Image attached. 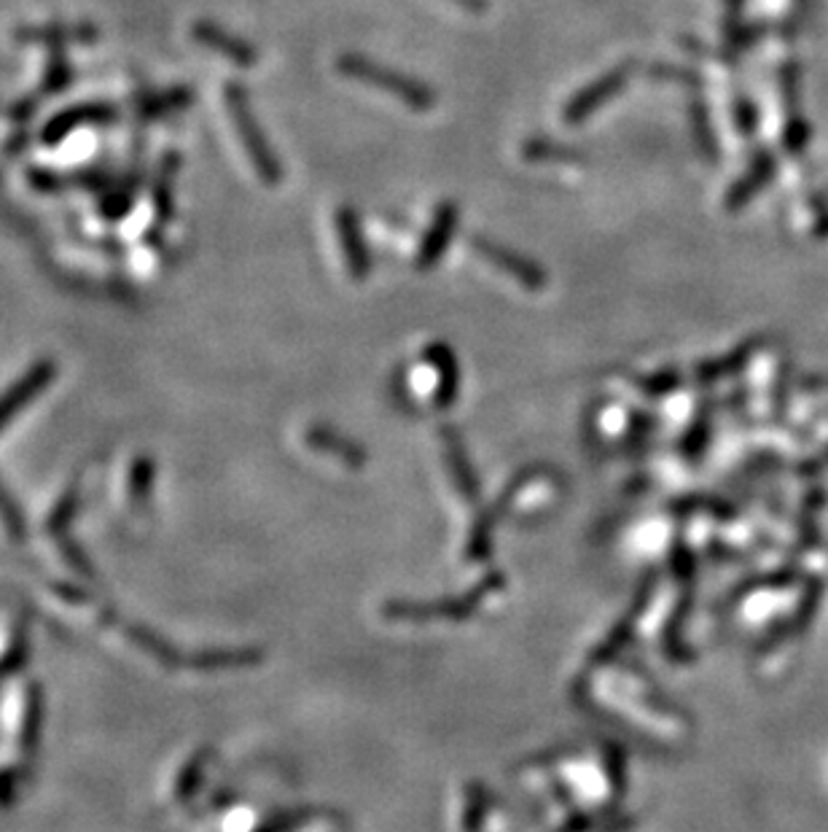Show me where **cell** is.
I'll use <instances>...</instances> for the list:
<instances>
[{
  "instance_id": "1",
  "label": "cell",
  "mask_w": 828,
  "mask_h": 832,
  "mask_svg": "<svg viewBox=\"0 0 828 832\" xmlns=\"http://www.w3.org/2000/svg\"><path fill=\"white\" fill-rule=\"evenodd\" d=\"M224 103H226V111H229L231 124H235V133L242 143V152L248 154L256 175H259L263 184L278 186L282 181L280 156L272 152V143H269V137L263 135L259 116H256L253 109H250L248 92H245L240 84H229L224 90Z\"/></svg>"
},
{
  "instance_id": "2",
  "label": "cell",
  "mask_w": 828,
  "mask_h": 832,
  "mask_svg": "<svg viewBox=\"0 0 828 832\" xmlns=\"http://www.w3.org/2000/svg\"><path fill=\"white\" fill-rule=\"evenodd\" d=\"M337 68L348 79H355L361 84L385 92V95L399 97L406 109L420 111V114H425V111H431L436 105V95H433L431 86H425L423 81L406 76L401 71H393L387 65H380V62L363 58V54H342Z\"/></svg>"
},
{
  "instance_id": "3",
  "label": "cell",
  "mask_w": 828,
  "mask_h": 832,
  "mask_svg": "<svg viewBox=\"0 0 828 832\" xmlns=\"http://www.w3.org/2000/svg\"><path fill=\"white\" fill-rule=\"evenodd\" d=\"M470 248H474V251L479 254L489 267H495L498 273L508 275V278H511L514 284L522 286V289L541 291L549 286V273H546L538 261L527 259V256L517 254L514 248L500 246V243L489 240V237H474V240H470Z\"/></svg>"
},
{
  "instance_id": "4",
  "label": "cell",
  "mask_w": 828,
  "mask_h": 832,
  "mask_svg": "<svg viewBox=\"0 0 828 832\" xmlns=\"http://www.w3.org/2000/svg\"><path fill=\"white\" fill-rule=\"evenodd\" d=\"M630 71H632V65H630V62H624V65H619V68H613V71L602 73V76L594 81V84H587L583 90L576 92V95L568 100V105H565V111H562L565 122L581 124L583 119L598 114V111L608 103V100H613L621 90H624L627 81H630Z\"/></svg>"
},
{
  "instance_id": "5",
  "label": "cell",
  "mask_w": 828,
  "mask_h": 832,
  "mask_svg": "<svg viewBox=\"0 0 828 832\" xmlns=\"http://www.w3.org/2000/svg\"><path fill=\"white\" fill-rule=\"evenodd\" d=\"M457 218H460V214H457L455 203L438 205L436 214H433L431 218L428 229H425L423 243H420L417 256H414V267H417L420 273L433 270V267L444 259V254H447V248L452 243V235H455Z\"/></svg>"
},
{
  "instance_id": "6",
  "label": "cell",
  "mask_w": 828,
  "mask_h": 832,
  "mask_svg": "<svg viewBox=\"0 0 828 832\" xmlns=\"http://www.w3.org/2000/svg\"><path fill=\"white\" fill-rule=\"evenodd\" d=\"M337 237L350 278L358 280V284L366 280L369 273H372V259H369V248L366 240H363V229L361 222H358V214L353 208H348V205H342V208L337 210Z\"/></svg>"
},
{
  "instance_id": "7",
  "label": "cell",
  "mask_w": 828,
  "mask_h": 832,
  "mask_svg": "<svg viewBox=\"0 0 828 832\" xmlns=\"http://www.w3.org/2000/svg\"><path fill=\"white\" fill-rule=\"evenodd\" d=\"M192 39L199 43V47L210 49V52L221 54V58L231 60L235 65L240 68H253L256 62H259V52H256V47H250L248 41L240 39V35L229 33V30H224L221 24L216 22H197L192 28Z\"/></svg>"
},
{
  "instance_id": "8",
  "label": "cell",
  "mask_w": 828,
  "mask_h": 832,
  "mask_svg": "<svg viewBox=\"0 0 828 832\" xmlns=\"http://www.w3.org/2000/svg\"><path fill=\"white\" fill-rule=\"evenodd\" d=\"M113 119H116V109L108 103L73 105V109L56 114L52 122L43 127L41 141L46 143V146H56V143L65 141L68 135L75 133V130H81L84 124H105V122H113Z\"/></svg>"
},
{
  "instance_id": "9",
  "label": "cell",
  "mask_w": 828,
  "mask_h": 832,
  "mask_svg": "<svg viewBox=\"0 0 828 832\" xmlns=\"http://www.w3.org/2000/svg\"><path fill=\"white\" fill-rule=\"evenodd\" d=\"M54 372H56V367L52 364V361H41V364L30 369V372L24 374V378L19 380L9 393H3V397H0V427H3L14 412L22 410L30 399L38 397L43 388L52 383Z\"/></svg>"
},
{
  "instance_id": "10",
  "label": "cell",
  "mask_w": 828,
  "mask_h": 832,
  "mask_svg": "<svg viewBox=\"0 0 828 832\" xmlns=\"http://www.w3.org/2000/svg\"><path fill=\"white\" fill-rule=\"evenodd\" d=\"M19 41H30V43H46V47L60 49L62 43H92L97 39V30L92 24H65V22H54V24H30V28H19L17 30Z\"/></svg>"
},
{
  "instance_id": "11",
  "label": "cell",
  "mask_w": 828,
  "mask_h": 832,
  "mask_svg": "<svg viewBox=\"0 0 828 832\" xmlns=\"http://www.w3.org/2000/svg\"><path fill=\"white\" fill-rule=\"evenodd\" d=\"M522 156L527 162H579L583 160L581 152L562 146V143L549 141V137H532L522 143Z\"/></svg>"
},
{
  "instance_id": "12",
  "label": "cell",
  "mask_w": 828,
  "mask_h": 832,
  "mask_svg": "<svg viewBox=\"0 0 828 832\" xmlns=\"http://www.w3.org/2000/svg\"><path fill=\"white\" fill-rule=\"evenodd\" d=\"M73 81V68L71 62L65 60V54L60 52V49H52V54H49L46 60V71H43V92L46 95H56V92L68 90Z\"/></svg>"
},
{
  "instance_id": "13",
  "label": "cell",
  "mask_w": 828,
  "mask_h": 832,
  "mask_svg": "<svg viewBox=\"0 0 828 832\" xmlns=\"http://www.w3.org/2000/svg\"><path fill=\"white\" fill-rule=\"evenodd\" d=\"M188 90H167V92H159V95H151L141 103L143 109V116H162L167 114V111H178L184 109V105L188 103Z\"/></svg>"
},
{
  "instance_id": "14",
  "label": "cell",
  "mask_w": 828,
  "mask_h": 832,
  "mask_svg": "<svg viewBox=\"0 0 828 832\" xmlns=\"http://www.w3.org/2000/svg\"><path fill=\"white\" fill-rule=\"evenodd\" d=\"M449 3L460 6V9L470 11V14H482L487 9V0H449Z\"/></svg>"
}]
</instances>
